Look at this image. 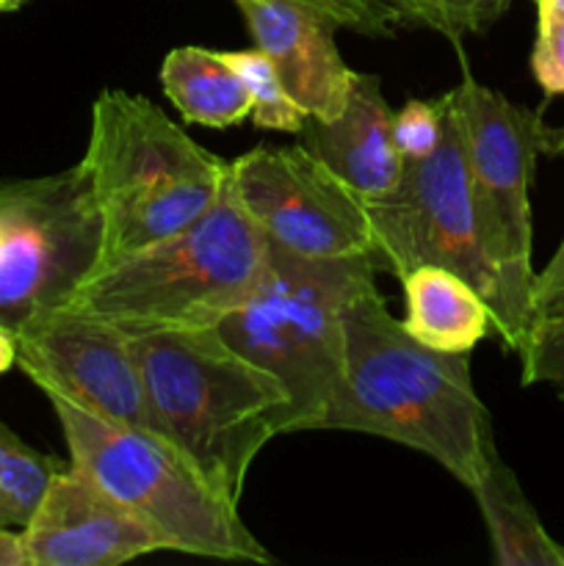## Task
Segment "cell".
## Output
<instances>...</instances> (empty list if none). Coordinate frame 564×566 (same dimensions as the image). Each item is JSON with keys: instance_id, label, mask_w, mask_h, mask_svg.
Segmentation results:
<instances>
[{"instance_id": "cell-2", "label": "cell", "mask_w": 564, "mask_h": 566, "mask_svg": "<svg viewBox=\"0 0 564 566\" xmlns=\"http://www.w3.org/2000/svg\"><path fill=\"white\" fill-rule=\"evenodd\" d=\"M97 213V265L147 249L202 219L230 180V160L194 142L142 94L103 88L77 160Z\"/></svg>"}, {"instance_id": "cell-18", "label": "cell", "mask_w": 564, "mask_h": 566, "mask_svg": "<svg viewBox=\"0 0 564 566\" xmlns=\"http://www.w3.org/2000/svg\"><path fill=\"white\" fill-rule=\"evenodd\" d=\"M61 462L28 446L0 420V528H22Z\"/></svg>"}, {"instance_id": "cell-26", "label": "cell", "mask_w": 564, "mask_h": 566, "mask_svg": "<svg viewBox=\"0 0 564 566\" xmlns=\"http://www.w3.org/2000/svg\"><path fill=\"white\" fill-rule=\"evenodd\" d=\"M0 566H28L22 536L11 528H0Z\"/></svg>"}, {"instance_id": "cell-1", "label": "cell", "mask_w": 564, "mask_h": 566, "mask_svg": "<svg viewBox=\"0 0 564 566\" xmlns=\"http://www.w3.org/2000/svg\"><path fill=\"white\" fill-rule=\"evenodd\" d=\"M343 335L346 376L321 431H357L407 446L473 490L498 448L468 354L420 346L376 287L346 304Z\"/></svg>"}, {"instance_id": "cell-22", "label": "cell", "mask_w": 564, "mask_h": 566, "mask_svg": "<svg viewBox=\"0 0 564 566\" xmlns=\"http://www.w3.org/2000/svg\"><path fill=\"white\" fill-rule=\"evenodd\" d=\"M446 116V94L440 99H409L398 114H393V138L404 164L426 158L440 147Z\"/></svg>"}, {"instance_id": "cell-14", "label": "cell", "mask_w": 564, "mask_h": 566, "mask_svg": "<svg viewBox=\"0 0 564 566\" xmlns=\"http://www.w3.org/2000/svg\"><path fill=\"white\" fill-rule=\"evenodd\" d=\"M299 144L363 202L385 199L404 177V158L393 138V111L376 75L357 72L341 114L304 122Z\"/></svg>"}, {"instance_id": "cell-11", "label": "cell", "mask_w": 564, "mask_h": 566, "mask_svg": "<svg viewBox=\"0 0 564 566\" xmlns=\"http://www.w3.org/2000/svg\"><path fill=\"white\" fill-rule=\"evenodd\" d=\"M17 368L44 396H64L111 423L171 446L149 407L130 332L64 307L42 310L17 326Z\"/></svg>"}, {"instance_id": "cell-6", "label": "cell", "mask_w": 564, "mask_h": 566, "mask_svg": "<svg viewBox=\"0 0 564 566\" xmlns=\"http://www.w3.org/2000/svg\"><path fill=\"white\" fill-rule=\"evenodd\" d=\"M48 401L64 431L70 462L153 523L171 551L219 562H274L243 525L238 503L221 495L169 442L111 423L64 396H48Z\"/></svg>"}, {"instance_id": "cell-16", "label": "cell", "mask_w": 564, "mask_h": 566, "mask_svg": "<svg viewBox=\"0 0 564 566\" xmlns=\"http://www.w3.org/2000/svg\"><path fill=\"white\" fill-rule=\"evenodd\" d=\"M160 86L191 125L227 130L252 116V94L224 53L175 48L160 64Z\"/></svg>"}, {"instance_id": "cell-20", "label": "cell", "mask_w": 564, "mask_h": 566, "mask_svg": "<svg viewBox=\"0 0 564 566\" xmlns=\"http://www.w3.org/2000/svg\"><path fill=\"white\" fill-rule=\"evenodd\" d=\"M401 22L429 28L459 42L487 33L509 11L512 0H385Z\"/></svg>"}, {"instance_id": "cell-32", "label": "cell", "mask_w": 564, "mask_h": 566, "mask_svg": "<svg viewBox=\"0 0 564 566\" xmlns=\"http://www.w3.org/2000/svg\"><path fill=\"white\" fill-rule=\"evenodd\" d=\"M534 3H540V0H534Z\"/></svg>"}, {"instance_id": "cell-5", "label": "cell", "mask_w": 564, "mask_h": 566, "mask_svg": "<svg viewBox=\"0 0 564 566\" xmlns=\"http://www.w3.org/2000/svg\"><path fill=\"white\" fill-rule=\"evenodd\" d=\"M370 260H304L269 247L265 271L216 329L236 352L282 381L291 434L321 431L346 376L343 310L376 287Z\"/></svg>"}, {"instance_id": "cell-17", "label": "cell", "mask_w": 564, "mask_h": 566, "mask_svg": "<svg viewBox=\"0 0 564 566\" xmlns=\"http://www.w3.org/2000/svg\"><path fill=\"white\" fill-rule=\"evenodd\" d=\"M484 517L498 566H564L562 545L547 536L512 470L498 451L484 479L470 490Z\"/></svg>"}, {"instance_id": "cell-9", "label": "cell", "mask_w": 564, "mask_h": 566, "mask_svg": "<svg viewBox=\"0 0 564 566\" xmlns=\"http://www.w3.org/2000/svg\"><path fill=\"white\" fill-rule=\"evenodd\" d=\"M97 252V213L77 164L0 182V324L17 332L59 307L94 269Z\"/></svg>"}, {"instance_id": "cell-4", "label": "cell", "mask_w": 564, "mask_h": 566, "mask_svg": "<svg viewBox=\"0 0 564 566\" xmlns=\"http://www.w3.org/2000/svg\"><path fill=\"white\" fill-rule=\"evenodd\" d=\"M269 243L238 199L232 177L213 208L177 235L88 271L59 307L138 332L219 326L247 302Z\"/></svg>"}, {"instance_id": "cell-13", "label": "cell", "mask_w": 564, "mask_h": 566, "mask_svg": "<svg viewBox=\"0 0 564 566\" xmlns=\"http://www.w3.org/2000/svg\"><path fill=\"white\" fill-rule=\"evenodd\" d=\"M236 6L293 103L310 119L341 114L357 77L337 50L341 25L299 0H236Z\"/></svg>"}, {"instance_id": "cell-15", "label": "cell", "mask_w": 564, "mask_h": 566, "mask_svg": "<svg viewBox=\"0 0 564 566\" xmlns=\"http://www.w3.org/2000/svg\"><path fill=\"white\" fill-rule=\"evenodd\" d=\"M404 329L426 348L470 354L492 332L487 298L464 276L442 265H418L401 280Z\"/></svg>"}, {"instance_id": "cell-31", "label": "cell", "mask_w": 564, "mask_h": 566, "mask_svg": "<svg viewBox=\"0 0 564 566\" xmlns=\"http://www.w3.org/2000/svg\"><path fill=\"white\" fill-rule=\"evenodd\" d=\"M562 562H564V547H562Z\"/></svg>"}, {"instance_id": "cell-10", "label": "cell", "mask_w": 564, "mask_h": 566, "mask_svg": "<svg viewBox=\"0 0 564 566\" xmlns=\"http://www.w3.org/2000/svg\"><path fill=\"white\" fill-rule=\"evenodd\" d=\"M230 177L269 247L304 260L374 263L368 208L307 147H254L230 160Z\"/></svg>"}, {"instance_id": "cell-8", "label": "cell", "mask_w": 564, "mask_h": 566, "mask_svg": "<svg viewBox=\"0 0 564 566\" xmlns=\"http://www.w3.org/2000/svg\"><path fill=\"white\" fill-rule=\"evenodd\" d=\"M446 108L440 147L426 158L407 160L396 191L365 202L376 241L374 265L396 280H404L418 265H442L464 276L492 310L498 302V274L481 238L451 92H446Z\"/></svg>"}, {"instance_id": "cell-24", "label": "cell", "mask_w": 564, "mask_h": 566, "mask_svg": "<svg viewBox=\"0 0 564 566\" xmlns=\"http://www.w3.org/2000/svg\"><path fill=\"white\" fill-rule=\"evenodd\" d=\"M299 3L321 11V14L335 20L341 28H352V31L363 33V36H393V31H396V22L374 14L365 6H359L357 0H299Z\"/></svg>"}, {"instance_id": "cell-25", "label": "cell", "mask_w": 564, "mask_h": 566, "mask_svg": "<svg viewBox=\"0 0 564 566\" xmlns=\"http://www.w3.org/2000/svg\"><path fill=\"white\" fill-rule=\"evenodd\" d=\"M562 307H564V241L558 243L551 263L534 276V293H531V326Z\"/></svg>"}, {"instance_id": "cell-19", "label": "cell", "mask_w": 564, "mask_h": 566, "mask_svg": "<svg viewBox=\"0 0 564 566\" xmlns=\"http://www.w3.org/2000/svg\"><path fill=\"white\" fill-rule=\"evenodd\" d=\"M224 55L230 59V64L236 66L238 75L243 77L249 94H252V116H249V119L258 127H263V130L299 136L310 116L293 103V97L285 92V86L280 83L276 70L271 66V61L265 59V53L252 48L230 50V53Z\"/></svg>"}, {"instance_id": "cell-12", "label": "cell", "mask_w": 564, "mask_h": 566, "mask_svg": "<svg viewBox=\"0 0 564 566\" xmlns=\"http://www.w3.org/2000/svg\"><path fill=\"white\" fill-rule=\"evenodd\" d=\"M28 566H119L169 539L77 464H61L20 528Z\"/></svg>"}, {"instance_id": "cell-27", "label": "cell", "mask_w": 564, "mask_h": 566, "mask_svg": "<svg viewBox=\"0 0 564 566\" xmlns=\"http://www.w3.org/2000/svg\"><path fill=\"white\" fill-rule=\"evenodd\" d=\"M17 365V332L0 324V374H9Z\"/></svg>"}, {"instance_id": "cell-21", "label": "cell", "mask_w": 564, "mask_h": 566, "mask_svg": "<svg viewBox=\"0 0 564 566\" xmlns=\"http://www.w3.org/2000/svg\"><path fill=\"white\" fill-rule=\"evenodd\" d=\"M518 354L523 385H553L564 398V307L536 321Z\"/></svg>"}, {"instance_id": "cell-7", "label": "cell", "mask_w": 564, "mask_h": 566, "mask_svg": "<svg viewBox=\"0 0 564 566\" xmlns=\"http://www.w3.org/2000/svg\"><path fill=\"white\" fill-rule=\"evenodd\" d=\"M453 111L462 130L470 188L481 221L487 254L498 274V302L492 332L506 352L518 354L531 332L534 293V227H531V182L536 158L553 155V127L542 111L512 103L484 86L464 66L451 88Z\"/></svg>"}, {"instance_id": "cell-30", "label": "cell", "mask_w": 564, "mask_h": 566, "mask_svg": "<svg viewBox=\"0 0 564 566\" xmlns=\"http://www.w3.org/2000/svg\"><path fill=\"white\" fill-rule=\"evenodd\" d=\"M536 6H547V9L562 11V14H564V0H540V3H536Z\"/></svg>"}, {"instance_id": "cell-3", "label": "cell", "mask_w": 564, "mask_h": 566, "mask_svg": "<svg viewBox=\"0 0 564 566\" xmlns=\"http://www.w3.org/2000/svg\"><path fill=\"white\" fill-rule=\"evenodd\" d=\"M149 407L171 446L230 501H241L258 453L291 434L293 403L276 376L219 335L166 329L130 335Z\"/></svg>"}, {"instance_id": "cell-28", "label": "cell", "mask_w": 564, "mask_h": 566, "mask_svg": "<svg viewBox=\"0 0 564 566\" xmlns=\"http://www.w3.org/2000/svg\"><path fill=\"white\" fill-rule=\"evenodd\" d=\"M553 155H564V127L553 130Z\"/></svg>"}, {"instance_id": "cell-29", "label": "cell", "mask_w": 564, "mask_h": 566, "mask_svg": "<svg viewBox=\"0 0 564 566\" xmlns=\"http://www.w3.org/2000/svg\"><path fill=\"white\" fill-rule=\"evenodd\" d=\"M25 0H0V11H17Z\"/></svg>"}, {"instance_id": "cell-23", "label": "cell", "mask_w": 564, "mask_h": 566, "mask_svg": "<svg viewBox=\"0 0 564 566\" xmlns=\"http://www.w3.org/2000/svg\"><path fill=\"white\" fill-rule=\"evenodd\" d=\"M536 42L531 50V72L545 97L564 94V14L547 6H536Z\"/></svg>"}]
</instances>
